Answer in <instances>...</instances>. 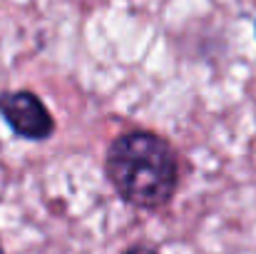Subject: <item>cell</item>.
Listing matches in <instances>:
<instances>
[{"instance_id":"1","label":"cell","mask_w":256,"mask_h":254,"mask_svg":"<svg viewBox=\"0 0 256 254\" xmlns=\"http://www.w3.org/2000/svg\"><path fill=\"white\" fill-rule=\"evenodd\" d=\"M104 174L122 202L134 209H162L179 187V157L170 140L152 130L117 135L104 152Z\"/></svg>"},{"instance_id":"3","label":"cell","mask_w":256,"mask_h":254,"mask_svg":"<svg viewBox=\"0 0 256 254\" xmlns=\"http://www.w3.org/2000/svg\"><path fill=\"white\" fill-rule=\"evenodd\" d=\"M122 254H160L154 247H150V244H132V247H127Z\"/></svg>"},{"instance_id":"4","label":"cell","mask_w":256,"mask_h":254,"mask_svg":"<svg viewBox=\"0 0 256 254\" xmlns=\"http://www.w3.org/2000/svg\"><path fill=\"white\" fill-rule=\"evenodd\" d=\"M0 254H5V249H2V244H0Z\"/></svg>"},{"instance_id":"2","label":"cell","mask_w":256,"mask_h":254,"mask_svg":"<svg viewBox=\"0 0 256 254\" xmlns=\"http://www.w3.org/2000/svg\"><path fill=\"white\" fill-rule=\"evenodd\" d=\"M0 115L20 140L42 142V140L52 137V132H55V120H52L48 105L30 90L0 92Z\"/></svg>"}]
</instances>
